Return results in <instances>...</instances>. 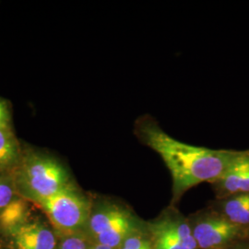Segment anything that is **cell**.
Instances as JSON below:
<instances>
[{
    "mask_svg": "<svg viewBox=\"0 0 249 249\" xmlns=\"http://www.w3.org/2000/svg\"><path fill=\"white\" fill-rule=\"evenodd\" d=\"M134 134L140 142L160 155L169 170L174 200H178L198 184H213L243 153V151L214 150L179 142L149 115L140 116L135 121Z\"/></svg>",
    "mask_w": 249,
    "mask_h": 249,
    "instance_id": "1",
    "label": "cell"
},
{
    "mask_svg": "<svg viewBox=\"0 0 249 249\" xmlns=\"http://www.w3.org/2000/svg\"><path fill=\"white\" fill-rule=\"evenodd\" d=\"M20 183L37 202L55 195L71 184L62 164L42 155L27 158L20 171Z\"/></svg>",
    "mask_w": 249,
    "mask_h": 249,
    "instance_id": "2",
    "label": "cell"
},
{
    "mask_svg": "<svg viewBox=\"0 0 249 249\" xmlns=\"http://www.w3.org/2000/svg\"><path fill=\"white\" fill-rule=\"evenodd\" d=\"M51 222L63 231H76L87 222L90 204L71 184L55 195L38 201Z\"/></svg>",
    "mask_w": 249,
    "mask_h": 249,
    "instance_id": "3",
    "label": "cell"
},
{
    "mask_svg": "<svg viewBox=\"0 0 249 249\" xmlns=\"http://www.w3.org/2000/svg\"><path fill=\"white\" fill-rule=\"evenodd\" d=\"M249 229L229 222L223 216H210L196 223L193 235L202 249L224 248L249 235Z\"/></svg>",
    "mask_w": 249,
    "mask_h": 249,
    "instance_id": "4",
    "label": "cell"
},
{
    "mask_svg": "<svg viewBox=\"0 0 249 249\" xmlns=\"http://www.w3.org/2000/svg\"><path fill=\"white\" fill-rule=\"evenodd\" d=\"M221 198L240 193H249V150L243 151L225 172L213 183Z\"/></svg>",
    "mask_w": 249,
    "mask_h": 249,
    "instance_id": "5",
    "label": "cell"
},
{
    "mask_svg": "<svg viewBox=\"0 0 249 249\" xmlns=\"http://www.w3.org/2000/svg\"><path fill=\"white\" fill-rule=\"evenodd\" d=\"M135 221L133 215L124 207L116 203L106 202L99 205L94 213L89 216V228L97 237L118 225Z\"/></svg>",
    "mask_w": 249,
    "mask_h": 249,
    "instance_id": "6",
    "label": "cell"
},
{
    "mask_svg": "<svg viewBox=\"0 0 249 249\" xmlns=\"http://www.w3.org/2000/svg\"><path fill=\"white\" fill-rule=\"evenodd\" d=\"M12 232L18 249H55L53 232L42 223H23Z\"/></svg>",
    "mask_w": 249,
    "mask_h": 249,
    "instance_id": "7",
    "label": "cell"
},
{
    "mask_svg": "<svg viewBox=\"0 0 249 249\" xmlns=\"http://www.w3.org/2000/svg\"><path fill=\"white\" fill-rule=\"evenodd\" d=\"M150 231H157L168 235L181 242L187 249H196V244L193 231L189 225L180 219L165 218L150 224Z\"/></svg>",
    "mask_w": 249,
    "mask_h": 249,
    "instance_id": "8",
    "label": "cell"
},
{
    "mask_svg": "<svg viewBox=\"0 0 249 249\" xmlns=\"http://www.w3.org/2000/svg\"><path fill=\"white\" fill-rule=\"evenodd\" d=\"M223 217L229 222L249 228V193H240L222 198Z\"/></svg>",
    "mask_w": 249,
    "mask_h": 249,
    "instance_id": "9",
    "label": "cell"
},
{
    "mask_svg": "<svg viewBox=\"0 0 249 249\" xmlns=\"http://www.w3.org/2000/svg\"><path fill=\"white\" fill-rule=\"evenodd\" d=\"M26 214L25 202L19 198L12 199L0 212V225L9 231H14L24 223Z\"/></svg>",
    "mask_w": 249,
    "mask_h": 249,
    "instance_id": "10",
    "label": "cell"
},
{
    "mask_svg": "<svg viewBox=\"0 0 249 249\" xmlns=\"http://www.w3.org/2000/svg\"><path fill=\"white\" fill-rule=\"evenodd\" d=\"M18 155V144L10 128L0 127V169L13 164Z\"/></svg>",
    "mask_w": 249,
    "mask_h": 249,
    "instance_id": "11",
    "label": "cell"
},
{
    "mask_svg": "<svg viewBox=\"0 0 249 249\" xmlns=\"http://www.w3.org/2000/svg\"><path fill=\"white\" fill-rule=\"evenodd\" d=\"M153 249H189L181 242L157 231H151Z\"/></svg>",
    "mask_w": 249,
    "mask_h": 249,
    "instance_id": "12",
    "label": "cell"
},
{
    "mask_svg": "<svg viewBox=\"0 0 249 249\" xmlns=\"http://www.w3.org/2000/svg\"><path fill=\"white\" fill-rule=\"evenodd\" d=\"M121 248L125 249H153V246L148 239L133 234L124 240Z\"/></svg>",
    "mask_w": 249,
    "mask_h": 249,
    "instance_id": "13",
    "label": "cell"
},
{
    "mask_svg": "<svg viewBox=\"0 0 249 249\" xmlns=\"http://www.w3.org/2000/svg\"><path fill=\"white\" fill-rule=\"evenodd\" d=\"M13 199L12 187L7 183L0 184V212Z\"/></svg>",
    "mask_w": 249,
    "mask_h": 249,
    "instance_id": "14",
    "label": "cell"
},
{
    "mask_svg": "<svg viewBox=\"0 0 249 249\" xmlns=\"http://www.w3.org/2000/svg\"><path fill=\"white\" fill-rule=\"evenodd\" d=\"M59 249H87L83 238L80 236H71L63 241Z\"/></svg>",
    "mask_w": 249,
    "mask_h": 249,
    "instance_id": "15",
    "label": "cell"
},
{
    "mask_svg": "<svg viewBox=\"0 0 249 249\" xmlns=\"http://www.w3.org/2000/svg\"><path fill=\"white\" fill-rule=\"evenodd\" d=\"M10 116H9L8 107H4L0 108V127L4 128H10Z\"/></svg>",
    "mask_w": 249,
    "mask_h": 249,
    "instance_id": "16",
    "label": "cell"
},
{
    "mask_svg": "<svg viewBox=\"0 0 249 249\" xmlns=\"http://www.w3.org/2000/svg\"><path fill=\"white\" fill-rule=\"evenodd\" d=\"M228 249H249V245H237Z\"/></svg>",
    "mask_w": 249,
    "mask_h": 249,
    "instance_id": "17",
    "label": "cell"
},
{
    "mask_svg": "<svg viewBox=\"0 0 249 249\" xmlns=\"http://www.w3.org/2000/svg\"><path fill=\"white\" fill-rule=\"evenodd\" d=\"M90 249H112V248H109V247H107V246H104V245H101V244H98V245H96V246H94L93 248H91Z\"/></svg>",
    "mask_w": 249,
    "mask_h": 249,
    "instance_id": "18",
    "label": "cell"
},
{
    "mask_svg": "<svg viewBox=\"0 0 249 249\" xmlns=\"http://www.w3.org/2000/svg\"><path fill=\"white\" fill-rule=\"evenodd\" d=\"M121 249H123V248H121Z\"/></svg>",
    "mask_w": 249,
    "mask_h": 249,
    "instance_id": "19",
    "label": "cell"
},
{
    "mask_svg": "<svg viewBox=\"0 0 249 249\" xmlns=\"http://www.w3.org/2000/svg\"><path fill=\"white\" fill-rule=\"evenodd\" d=\"M1 183H2V182H1V181H0V184H1Z\"/></svg>",
    "mask_w": 249,
    "mask_h": 249,
    "instance_id": "20",
    "label": "cell"
},
{
    "mask_svg": "<svg viewBox=\"0 0 249 249\" xmlns=\"http://www.w3.org/2000/svg\"></svg>",
    "mask_w": 249,
    "mask_h": 249,
    "instance_id": "21",
    "label": "cell"
}]
</instances>
